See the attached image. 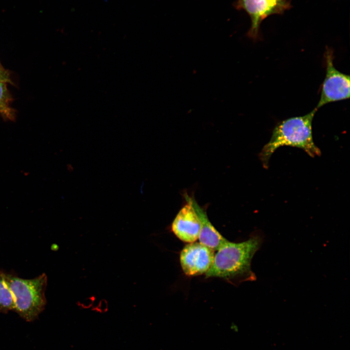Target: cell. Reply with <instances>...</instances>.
Wrapping results in <instances>:
<instances>
[{"instance_id": "1", "label": "cell", "mask_w": 350, "mask_h": 350, "mask_svg": "<svg viewBox=\"0 0 350 350\" xmlns=\"http://www.w3.org/2000/svg\"><path fill=\"white\" fill-rule=\"evenodd\" d=\"M263 242L260 233L252 235L247 240L231 242L227 240L216 250L212 265L206 273L207 278L223 279L234 284L253 281L256 277L251 268V262Z\"/></svg>"}, {"instance_id": "2", "label": "cell", "mask_w": 350, "mask_h": 350, "mask_svg": "<svg viewBox=\"0 0 350 350\" xmlns=\"http://www.w3.org/2000/svg\"><path fill=\"white\" fill-rule=\"evenodd\" d=\"M317 110L315 108L304 116L288 118L275 126L269 141L259 155L264 168L268 167L269 159L275 151L283 146L301 149L312 158L321 155L320 149L314 141L312 132V122Z\"/></svg>"}, {"instance_id": "3", "label": "cell", "mask_w": 350, "mask_h": 350, "mask_svg": "<svg viewBox=\"0 0 350 350\" xmlns=\"http://www.w3.org/2000/svg\"><path fill=\"white\" fill-rule=\"evenodd\" d=\"M3 277L14 298V311L27 321L35 320L46 304V275L24 279L3 272Z\"/></svg>"}, {"instance_id": "4", "label": "cell", "mask_w": 350, "mask_h": 350, "mask_svg": "<svg viewBox=\"0 0 350 350\" xmlns=\"http://www.w3.org/2000/svg\"><path fill=\"white\" fill-rule=\"evenodd\" d=\"M233 5L249 16L251 26L247 35L253 40L258 38L260 25L264 19L273 15L282 14L291 7L289 0H237Z\"/></svg>"}, {"instance_id": "5", "label": "cell", "mask_w": 350, "mask_h": 350, "mask_svg": "<svg viewBox=\"0 0 350 350\" xmlns=\"http://www.w3.org/2000/svg\"><path fill=\"white\" fill-rule=\"evenodd\" d=\"M326 73L316 109L329 103L346 100L350 96V76L341 72L333 65V53L327 48L325 53Z\"/></svg>"}, {"instance_id": "6", "label": "cell", "mask_w": 350, "mask_h": 350, "mask_svg": "<svg viewBox=\"0 0 350 350\" xmlns=\"http://www.w3.org/2000/svg\"><path fill=\"white\" fill-rule=\"evenodd\" d=\"M214 251L199 242L186 245L180 254V262L184 273L189 276L206 274L212 264Z\"/></svg>"}, {"instance_id": "7", "label": "cell", "mask_w": 350, "mask_h": 350, "mask_svg": "<svg viewBox=\"0 0 350 350\" xmlns=\"http://www.w3.org/2000/svg\"><path fill=\"white\" fill-rule=\"evenodd\" d=\"M185 197L187 203L176 215L172 225V229L180 240L191 243L198 239L200 222L189 196L186 194Z\"/></svg>"}, {"instance_id": "8", "label": "cell", "mask_w": 350, "mask_h": 350, "mask_svg": "<svg viewBox=\"0 0 350 350\" xmlns=\"http://www.w3.org/2000/svg\"><path fill=\"white\" fill-rule=\"evenodd\" d=\"M189 197L200 222L199 242L213 250L216 251L227 239L212 225L206 211L200 207L195 199L189 196Z\"/></svg>"}, {"instance_id": "9", "label": "cell", "mask_w": 350, "mask_h": 350, "mask_svg": "<svg viewBox=\"0 0 350 350\" xmlns=\"http://www.w3.org/2000/svg\"><path fill=\"white\" fill-rule=\"evenodd\" d=\"M14 309L13 295L5 283L3 272L0 271V312L6 313Z\"/></svg>"}, {"instance_id": "10", "label": "cell", "mask_w": 350, "mask_h": 350, "mask_svg": "<svg viewBox=\"0 0 350 350\" xmlns=\"http://www.w3.org/2000/svg\"><path fill=\"white\" fill-rule=\"evenodd\" d=\"M11 101L6 83L0 81V114L4 118L12 120L15 118V112L10 106Z\"/></svg>"}, {"instance_id": "11", "label": "cell", "mask_w": 350, "mask_h": 350, "mask_svg": "<svg viewBox=\"0 0 350 350\" xmlns=\"http://www.w3.org/2000/svg\"><path fill=\"white\" fill-rule=\"evenodd\" d=\"M0 81L5 83H11L10 74L8 71L5 70L0 63Z\"/></svg>"}]
</instances>
